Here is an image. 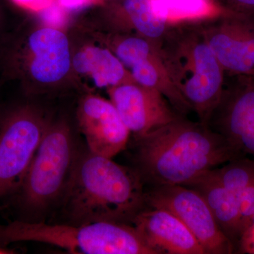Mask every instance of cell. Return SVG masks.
Masks as SVG:
<instances>
[{
	"label": "cell",
	"instance_id": "18",
	"mask_svg": "<svg viewBox=\"0 0 254 254\" xmlns=\"http://www.w3.org/2000/svg\"><path fill=\"white\" fill-rule=\"evenodd\" d=\"M210 172L220 185L238 195L254 184V158L239 157Z\"/></svg>",
	"mask_w": 254,
	"mask_h": 254
},
{
	"label": "cell",
	"instance_id": "1",
	"mask_svg": "<svg viewBox=\"0 0 254 254\" xmlns=\"http://www.w3.org/2000/svg\"><path fill=\"white\" fill-rule=\"evenodd\" d=\"M134 151L133 168L145 189L185 185L241 157L221 135L183 116L135 138Z\"/></svg>",
	"mask_w": 254,
	"mask_h": 254
},
{
	"label": "cell",
	"instance_id": "13",
	"mask_svg": "<svg viewBox=\"0 0 254 254\" xmlns=\"http://www.w3.org/2000/svg\"><path fill=\"white\" fill-rule=\"evenodd\" d=\"M28 46L32 56L29 71L36 81L55 83L69 71V44L63 32L49 27L37 30L28 38Z\"/></svg>",
	"mask_w": 254,
	"mask_h": 254
},
{
	"label": "cell",
	"instance_id": "3",
	"mask_svg": "<svg viewBox=\"0 0 254 254\" xmlns=\"http://www.w3.org/2000/svg\"><path fill=\"white\" fill-rule=\"evenodd\" d=\"M170 81L204 125L221 97L225 73L198 21L169 23L157 43Z\"/></svg>",
	"mask_w": 254,
	"mask_h": 254
},
{
	"label": "cell",
	"instance_id": "20",
	"mask_svg": "<svg viewBox=\"0 0 254 254\" xmlns=\"http://www.w3.org/2000/svg\"><path fill=\"white\" fill-rule=\"evenodd\" d=\"M215 1L228 11L246 14L254 13V0H215Z\"/></svg>",
	"mask_w": 254,
	"mask_h": 254
},
{
	"label": "cell",
	"instance_id": "22",
	"mask_svg": "<svg viewBox=\"0 0 254 254\" xmlns=\"http://www.w3.org/2000/svg\"><path fill=\"white\" fill-rule=\"evenodd\" d=\"M238 249L242 253L254 254V218L241 237Z\"/></svg>",
	"mask_w": 254,
	"mask_h": 254
},
{
	"label": "cell",
	"instance_id": "4",
	"mask_svg": "<svg viewBox=\"0 0 254 254\" xmlns=\"http://www.w3.org/2000/svg\"><path fill=\"white\" fill-rule=\"evenodd\" d=\"M37 242L77 254H155L128 224H52L16 220L0 226V243Z\"/></svg>",
	"mask_w": 254,
	"mask_h": 254
},
{
	"label": "cell",
	"instance_id": "21",
	"mask_svg": "<svg viewBox=\"0 0 254 254\" xmlns=\"http://www.w3.org/2000/svg\"><path fill=\"white\" fill-rule=\"evenodd\" d=\"M13 3L21 9L28 10V11H43L49 8L55 0H11Z\"/></svg>",
	"mask_w": 254,
	"mask_h": 254
},
{
	"label": "cell",
	"instance_id": "2",
	"mask_svg": "<svg viewBox=\"0 0 254 254\" xmlns=\"http://www.w3.org/2000/svg\"><path fill=\"white\" fill-rule=\"evenodd\" d=\"M60 202L67 223L110 222L132 225L146 208V190L136 169L81 150Z\"/></svg>",
	"mask_w": 254,
	"mask_h": 254
},
{
	"label": "cell",
	"instance_id": "8",
	"mask_svg": "<svg viewBox=\"0 0 254 254\" xmlns=\"http://www.w3.org/2000/svg\"><path fill=\"white\" fill-rule=\"evenodd\" d=\"M227 76H254V17L225 11L198 20Z\"/></svg>",
	"mask_w": 254,
	"mask_h": 254
},
{
	"label": "cell",
	"instance_id": "15",
	"mask_svg": "<svg viewBox=\"0 0 254 254\" xmlns=\"http://www.w3.org/2000/svg\"><path fill=\"white\" fill-rule=\"evenodd\" d=\"M73 64L78 73L89 76L99 88H112L133 81L131 74L116 55L105 48H83L75 55Z\"/></svg>",
	"mask_w": 254,
	"mask_h": 254
},
{
	"label": "cell",
	"instance_id": "25",
	"mask_svg": "<svg viewBox=\"0 0 254 254\" xmlns=\"http://www.w3.org/2000/svg\"></svg>",
	"mask_w": 254,
	"mask_h": 254
},
{
	"label": "cell",
	"instance_id": "23",
	"mask_svg": "<svg viewBox=\"0 0 254 254\" xmlns=\"http://www.w3.org/2000/svg\"><path fill=\"white\" fill-rule=\"evenodd\" d=\"M103 0H58V3L63 9L68 11H76L93 6L100 4Z\"/></svg>",
	"mask_w": 254,
	"mask_h": 254
},
{
	"label": "cell",
	"instance_id": "11",
	"mask_svg": "<svg viewBox=\"0 0 254 254\" xmlns=\"http://www.w3.org/2000/svg\"><path fill=\"white\" fill-rule=\"evenodd\" d=\"M78 122L91 153L113 159L126 148L131 133L111 101L94 95L83 98Z\"/></svg>",
	"mask_w": 254,
	"mask_h": 254
},
{
	"label": "cell",
	"instance_id": "5",
	"mask_svg": "<svg viewBox=\"0 0 254 254\" xmlns=\"http://www.w3.org/2000/svg\"><path fill=\"white\" fill-rule=\"evenodd\" d=\"M80 152L67 125L48 127L18 190L23 208L41 213L60 201Z\"/></svg>",
	"mask_w": 254,
	"mask_h": 254
},
{
	"label": "cell",
	"instance_id": "17",
	"mask_svg": "<svg viewBox=\"0 0 254 254\" xmlns=\"http://www.w3.org/2000/svg\"><path fill=\"white\" fill-rule=\"evenodd\" d=\"M153 9L168 23L198 21L212 17L228 10L215 0H151Z\"/></svg>",
	"mask_w": 254,
	"mask_h": 254
},
{
	"label": "cell",
	"instance_id": "14",
	"mask_svg": "<svg viewBox=\"0 0 254 254\" xmlns=\"http://www.w3.org/2000/svg\"><path fill=\"white\" fill-rule=\"evenodd\" d=\"M182 186L193 189L205 198L217 223L235 252L244 233L238 195L220 185L210 170Z\"/></svg>",
	"mask_w": 254,
	"mask_h": 254
},
{
	"label": "cell",
	"instance_id": "9",
	"mask_svg": "<svg viewBox=\"0 0 254 254\" xmlns=\"http://www.w3.org/2000/svg\"><path fill=\"white\" fill-rule=\"evenodd\" d=\"M227 76V75H225ZM206 125L241 156L254 158V76H227Z\"/></svg>",
	"mask_w": 254,
	"mask_h": 254
},
{
	"label": "cell",
	"instance_id": "7",
	"mask_svg": "<svg viewBox=\"0 0 254 254\" xmlns=\"http://www.w3.org/2000/svg\"><path fill=\"white\" fill-rule=\"evenodd\" d=\"M145 190L147 206L165 209L176 215L199 242L205 254H230L235 252L206 200L197 190L182 185Z\"/></svg>",
	"mask_w": 254,
	"mask_h": 254
},
{
	"label": "cell",
	"instance_id": "6",
	"mask_svg": "<svg viewBox=\"0 0 254 254\" xmlns=\"http://www.w3.org/2000/svg\"><path fill=\"white\" fill-rule=\"evenodd\" d=\"M33 110H15L0 126V198L18 191L47 128Z\"/></svg>",
	"mask_w": 254,
	"mask_h": 254
},
{
	"label": "cell",
	"instance_id": "10",
	"mask_svg": "<svg viewBox=\"0 0 254 254\" xmlns=\"http://www.w3.org/2000/svg\"><path fill=\"white\" fill-rule=\"evenodd\" d=\"M110 101L130 133L138 138L181 116L160 92L127 82L112 87Z\"/></svg>",
	"mask_w": 254,
	"mask_h": 254
},
{
	"label": "cell",
	"instance_id": "12",
	"mask_svg": "<svg viewBox=\"0 0 254 254\" xmlns=\"http://www.w3.org/2000/svg\"><path fill=\"white\" fill-rule=\"evenodd\" d=\"M132 225L155 254H205L186 225L165 209L147 207Z\"/></svg>",
	"mask_w": 254,
	"mask_h": 254
},
{
	"label": "cell",
	"instance_id": "16",
	"mask_svg": "<svg viewBox=\"0 0 254 254\" xmlns=\"http://www.w3.org/2000/svg\"><path fill=\"white\" fill-rule=\"evenodd\" d=\"M121 14L140 36L158 43L169 23L153 9L151 0H119Z\"/></svg>",
	"mask_w": 254,
	"mask_h": 254
},
{
	"label": "cell",
	"instance_id": "19",
	"mask_svg": "<svg viewBox=\"0 0 254 254\" xmlns=\"http://www.w3.org/2000/svg\"><path fill=\"white\" fill-rule=\"evenodd\" d=\"M237 195L240 202L242 227L245 232L254 218V184L241 191Z\"/></svg>",
	"mask_w": 254,
	"mask_h": 254
},
{
	"label": "cell",
	"instance_id": "24",
	"mask_svg": "<svg viewBox=\"0 0 254 254\" xmlns=\"http://www.w3.org/2000/svg\"><path fill=\"white\" fill-rule=\"evenodd\" d=\"M250 15H252V16H253L254 17V14H250Z\"/></svg>",
	"mask_w": 254,
	"mask_h": 254
}]
</instances>
